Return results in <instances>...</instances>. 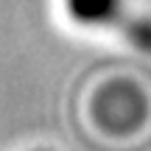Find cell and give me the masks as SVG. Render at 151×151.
Segmentation results:
<instances>
[{
  "label": "cell",
  "instance_id": "6da1fadb",
  "mask_svg": "<svg viewBox=\"0 0 151 151\" xmlns=\"http://www.w3.org/2000/svg\"><path fill=\"white\" fill-rule=\"evenodd\" d=\"M67 14L84 25H120L132 45L151 50V20L129 17L123 0H65Z\"/></svg>",
  "mask_w": 151,
  "mask_h": 151
}]
</instances>
